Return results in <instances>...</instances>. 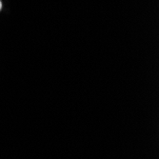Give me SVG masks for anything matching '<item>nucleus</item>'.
<instances>
[{"instance_id":"1","label":"nucleus","mask_w":159,"mask_h":159,"mask_svg":"<svg viewBox=\"0 0 159 159\" xmlns=\"http://www.w3.org/2000/svg\"><path fill=\"white\" fill-rule=\"evenodd\" d=\"M1 8H2V2L0 1V10H1Z\"/></svg>"}]
</instances>
